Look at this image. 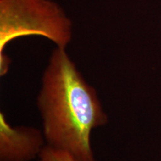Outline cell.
I'll return each instance as SVG.
<instances>
[{"instance_id":"6da1fadb","label":"cell","mask_w":161,"mask_h":161,"mask_svg":"<svg viewBox=\"0 0 161 161\" xmlns=\"http://www.w3.org/2000/svg\"><path fill=\"white\" fill-rule=\"evenodd\" d=\"M47 146L68 152L76 161H96L90 144L94 128L108 116L97 92L86 81L65 50L52 52L37 97Z\"/></svg>"},{"instance_id":"7a4b0ae2","label":"cell","mask_w":161,"mask_h":161,"mask_svg":"<svg viewBox=\"0 0 161 161\" xmlns=\"http://www.w3.org/2000/svg\"><path fill=\"white\" fill-rule=\"evenodd\" d=\"M41 35L64 49L72 37L71 23L57 4L49 0L0 1V75L7 74L10 60L6 44L15 38Z\"/></svg>"},{"instance_id":"3957f363","label":"cell","mask_w":161,"mask_h":161,"mask_svg":"<svg viewBox=\"0 0 161 161\" xmlns=\"http://www.w3.org/2000/svg\"><path fill=\"white\" fill-rule=\"evenodd\" d=\"M43 140L39 130L29 127L12 128L0 114V161H30L39 156Z\"/></svg>"},{"instance_id":"277c9868","label":"cell","mask_w":161,"mask_h":161,"mask_svg":"<svg viewBox=\"0 0 161 161\" xmlns=\"http://www.w3.org/2000/svg\"><path fill=\"white\" fill-rule=\"evenodd\" d=\"M39 161H76L68 152L46 145L39 154Z\"/></svg>"}]
</instances>
